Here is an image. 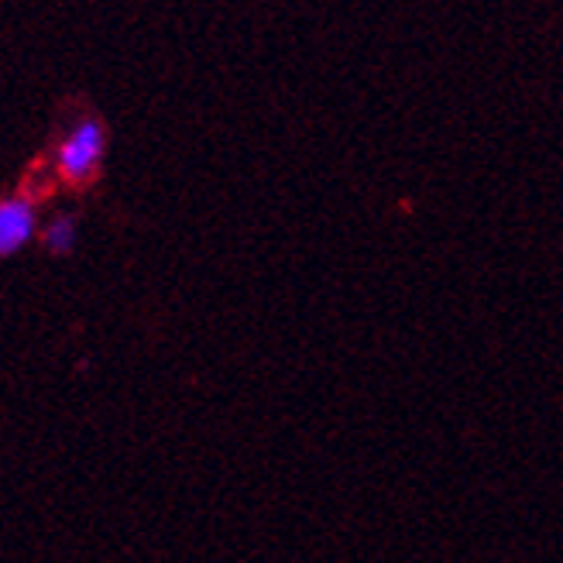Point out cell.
Instances as JSON below:
<instances>
[{
    "instance_id": "6da1fadb",
    "label": "cell",
    "mask_w": 563,
    "mask_h": 563,
    "mask_svg": "<svg viewBox=\"0 0 563 563\" xmlns=\"http://www.w3.org/2000/svg\"><path fill=\"white\" fill-rule=\"evenodd\" d=\"M103 148H107L103 124L97 118H79L76 128L59 141V148H55V173L73 186L90 183L100 173Z\"/></svg>"
},
{
    "instance_id": "7a4b0ae2",
    "label": "cell",
    "mask_w": 563,
    "mask_h": 563,
    "mask_svg": "<svg viewBox=\"0 0 563 563\" xmlns=\"http://www.w3.org/2000/svg\"><path fill=\"white\" fill-rule=\"evenodd\" d=\"M38 234V203L35 196L14 192L0 200V258H14Z\"/></svg>"
},
{
    "instance_id": "3957f363",
    "label": "cell",
    "mask_w": 563,
    "mask_h": 563,
    "mask_svg": "<svg viewBox=\"0 0 563 563\" xmlns=\"http://www.w3.org/2000/svg\"><path fill=\"white\" fill-rule=\"evenodd\" d=\"M42 241H45V247L52 251V255H59V258H66V255H73L76 251V241H79V223L73 220V217H55L48 228L42 231Z\"/></svg>"
}]
</instances>
